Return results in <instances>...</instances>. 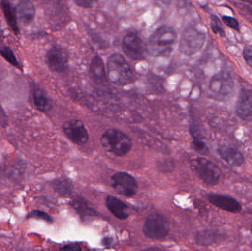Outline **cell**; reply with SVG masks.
<instances>
[{"label": "cell", "mask_w": 252, "mask_h": 251, "mask_svg": "<svg viewBox=\"0 0 252 251\" xmlns=\"http://www.w3.org/2000/svg\"><path fill=\"white\" fill-rule=\"evenodd\" d=\"M142 251H163L158 248H148V249H145Z\"/></svg>", "instance_id": "obj_33"}, {"label": "cell", "mask_w": 252, "mask_h": 251, "mask_svg": "<svg viewBox=\"0 0 252 251\" xmlns=\"http://www.w3.org/2000/svg\"><path fill=\"white\" fill-rule=\"evenodd\" d=\"M142 231L147 238L162 240L168 234L170 225L165 217L162 215L151 214L145 219Z\"/></svg>", "instance_id": "obj_6"}, {"label": "cell", "mask_w": 252, "mask_h": 251, "mask_svg": "<svg viewBox=\"0 0 252 251\" xmlns=\"http://www.w3.org/2000/svg\"><path fill=\"white\" fill-rule=\"evenodd\" d=\"M90 72L92 78L97 83H103L107 79V74L103 59L97 55L92 59Z\"/></svg>", "instance_id": "obj_17"}, {"label": "cell", "mask_w": 252, "mask_h": 251, "mask_svg": "<svg viewBox=\"0 0 252 251\" xmlns=\"http://www.w3.org/2000/svg\"><path fill=\"white\" fill-rule=\"evenodd\" d=\"M27 218H34V219L41 220V221H45L48 223H53V218L48 214L43 211L32 210V212L28 214Z\"/></svg>", "instance_id": "obj_26"}, {"label": "cell", "mask_w": 252, "mask_h": 251, "mask_svg": "<svg viewBox=\"0 0 252 251\" xmlns=\"http://www.w3.org/2000/svg\"><path fill=\"white\" fill-rule=\"evenodd\" d=\"M236 112L241 119H247L252 116V91L247 87L240 90L236 104Z\"/></svg>", "instance_id": "obj_13"}, {"label": "cell", "mask_w": 252, "mask_h": 251, "mask_svg": "<svg viewBox=\"0 0 252 251\" xmlns=\"http://www.w3.org/2000/svg\"><path fill=\"white\" fill-rule=\"evenodd\" d=\"M111 185L118 194L126 197H133L139 188L136 180L125 172L114 174L111 178Z\"/></svg>", "instance_id": "obj_7"}, {"label": "cell", "mask_w": 252, "mask_h": 251, "mask_svg": "<svg viewBox=\"0 0 252 251\" xmlns=\"http://www.w3.org/2000/svg\"><path fill=\"white\" fill-rule=\"evenodd\" d=\"M0 55L10 64L20 69V64L18 62L13 50L10 47H3L2 48L0 49Z\"/></svg>", "instance_id": "obj_24"}, {"label": "cell", "mask_w": 252, "mask_h": 251, "mask_svg": "<svg viewBox=\"0 0 252 251\" xmlns=\"http://www.w3.org/2000/svg\"><path fill=\"white\" fill-rule=\"evenodd\" d=\"M75 3L77 5L80 6V7L91 8V7L94 6L95 1H90V0H78V1H75Z\"/></svg>", "instance_id": "obj_31"}, {"label": "cell", "mask_w": 252, "mask_h": 251, "mask_svg": "<svg viewBox=\"0 0 252 251\" xmlns=\"http://www.w3.org/2000/svg\"><path fill=\"white\" fill-rule=\"evenodd\" d=\"M204 42V36L201 32L195 29H186L181 38L180 48L185 54H195L202 47Z\"/></svg>", "instance_id": "obj_11"}, {"label": "cell", "mask_w": 252, "mask_h": 251, "mask_svg": "<svg viewBox=\"0 0 252 251\" xmlns=\"http://www.w3.org/2000/svg\"><path fill=\"white\" fill-rule=\"evenodd\" d=\"M243 56L247 64L252 69V48L250 47H246L243 52Z\"/></svg>", "instance_id": "obj_28"}, {"label": "cell", "mask_w": 252, "mask_h": 251, "mask_svg": "<svg viewBox=\"0 0 252 251\" xmlns=\"http://www.w3.org/2000/svg\"><path fill=\"white\" fill-rule=\"evenodd\" d=\"M122 50L128 58L133 60H143L145 46L140 37L133 32H128L122 41Z\"/></svg>", "instance_id": "obj_8"}, {"label": "cell", "mask_w": 252, "mask_h": 251, "mask_svg": "<svg viewBox=\"0 0 252 251\" xmlns=\"http://www.w3.org/2000/svg\"><path fill=\"white\" fill-rule=\"evenodd\" d=\"M192 146L193 150L201 156H208L210 154L208 146L199 135L193 134Z\"/></svg>", "instance_id": "obj_22"}, {"label": "cell", "mask_w": 252, "mask_h": 251, "mask_svg": "<svg viewBox=\"0 0 252 251\" xmlns=\"http://www.w3.org/2000/svg\"><path fill=\"white\" fill-rule=\"evenodd\" d=\"M177 39V32L174 28L162 25L149 37L145 50L152 57H167L174 50Z\"/></svg>", "instance_id": "obj_1"}, {"label": "cell", "mask_w": 252, "mask_h": 251, "mask_svg": "<svg viewBox=\"0 0 252 251\" xmlns=\"http://www.w3.org/2000/svg\"><path fill=\"white\" fill-rule=\"evenodd\" d=\"M235 89V81L231 74L221 71L212 78L210 90L217 100L223 101L232 95Z\"/></svg>", "instance_id": "obj_5"}, {"label": "cell", "mask_w": 252, "mask_h": 251, "mask_svg": "<svg viewBox=\"0 0 252 251\" xmlns=\"http://www.w3.org/2000/svg\"><path fill=\"white\" fill-rule=\"evenodd\" d=\"M33 101L35 107L40 112H49L53 107V103L50 97L41 89H36L34 91Z\"/></svg>", "instance_id": "obj_20"}, {"label": "cell", "mask_w": 252, "mask_h": 251, "mask_svg": "<svg viewBox=\"0 0 252 251\" xmlns=\"http://www.w3.org/2000/svg\"><path fill=\"white\" fill-rule=\"evenodd\" d=\"M195 240L199 246H210L224 240V236L216 230H204L195 235Z\"/></svg>", "instance_id": "obj_18"}, {"label": "cell", "mask_w": 252, "mask_h": 251, "mask_svg": "<svg viewBox=\"0 0 252 251\" xmlns=\"http://www.w3.org/2000/svg\"><path fill=\"white\" fill-rule=\"evenodd\" d=\"M55 189L62 196H69L72 193V187L66 180H59L55 181Z\"/></svg>", "instance_id": "obj_23"}, {"label": "cell", "mask_w": 252, "mask_h": 251, "mask_svg": "<svg viewBox=\"0 0 252 251\" xmlns=\"http://www.w3.org/2000/svg\"><path fill=\"white\" fill-rule=\"evenodd\" d=\"M62 128L66 137L74 144L82 146L89 141L88 131L81 120L71 119L66 121Z\"/></svg>", "instance_id": "obj_9"}, {"label": "cell", "mask_w": 252, "mask_h": 251, "mask_svg": "<svg viewBox=\"0 0 252 251\" xmlns=\"http://www.w3.org/2000/svg\"><path fill=\"white\" fill-rule=\"evenodd\" d=\"M223 21L229 28L235 29V30L240 31L239 22L235 18L232 17V16H223Z\"/></svg>", "instance_id": "obj_27"}, {"label": "cell", "mask_w": 252, "mask_h": 251, "mask_svg": "<svg viewBox=\"0 0 252 251\" xmlns=\"http://www.w3.org/2000/svg\"><path fill=\"white\" fill-rule=\"evenodd\" d=\"M16 9V16L19 22L24 25H30L35 15V6L31 1L23 0L18 3Z\"/></svg>", "instance_id": "obj_16"}, {"label": "cell", "mask_w": 252, "mask_h": 251, "mask_svg": "<svg viewBox=\"0 0 252 251\" xmlns=\"http://www.w3.org/2000/svg\"><path fill=\"white\" fill-rule=\"evenodd\" d=\"M209 202L219 209L232 213H238L242 210L241 203L235 198L219 194H210L207 196Z\"/></svg>", "instance_id": "obj_12"}, {"label": "cell", "mask_w": 252, "mask_h": 251, "mask_svg": "<svg viewBox=\"0 0 252 251\" xmlns=\"http://www.w3.org/2000/svg\"><path fill=\"white\" fill-rule=\"evenodd\" d=\"M60 251H82L81 246L76 243H71L61 248Z\"/></svg>", "instance_id": "obj_30"}, {"label": "cell", "mask_w": 252, "mask_h": 251, "mask_svg": "<svg viewBox=\"0 0 252 251\" xmlns=\"http://www.w3.org/2000/svg\"><path fill=\"white\" fill-rule=\"evenodd\" d=\"M100 144L106 151L117 156H124L131 150V139L116 128L106 130L100 137Z\"/></svg>", "instance_id": "obj_3"}, {"label": "cell", "mask_w": 252, "mask_h": 251, "mask_svg": "<svg viewBox=\"0 0 252 251\" xmlns=\"http://www.w3.org/2000/svg\"><path fill=\"white\" fill-rule=\"evenodd\" d=\"M72 207L78 212L81 218H87L89 217L94 216L96 215L95 211L84 199L77 197L72 201Z\"/></svg>", "instance_id": "obj_21"}, {"label": "cell", "mask_w": 252, "mask_h": 251, "mask_svg": "<svg viewBox=\"0 0 252 251\" xmlns=\"http://www.w3.org/2000/svg\"><path fill=\"white\" fill-rule=\"evenodd\" d=\"M107 78L112 84L121 86L128 85L134 80L131 67L121 53H113L108 58Z\"/></svg>", "instance_id": "obj_2"}, {"label": "cell", "mask_w": 252, "mask_h": 251, "mask_svg": "<svg viewBox=\"0 0 252 251\" xmlns=\"http://www.w3.org/2000/svg\"><path fill=\"white\" fill-rule=\"evenodd\" d=\"M191 167L200 179L207 185H216L221 177L220 168L205 158L198 157L192 159Z\"/></svg>", "instance_id": "obj_4"}, {"label": "cell", "mask_w": 252, "mask_h": 251, "mask_svg": "<svg viewBox=\"0 0 252 251\" xmlns=\"http://www.w3.org/2000/svg\"><path fill=\"white\" fill-rule=\"evenodd\" d=\"M219 156L232 167H240L245 162L244 155L238 149L231 146H221L218 149Z\"/></svg>", "instance_id": "obj_14"}, {"label": "cell", "mask_w": 252, "mask_h": 251, "mask_svg": "<svg viewBox=\"0 0 252 251\" xmlns=\"http://www.w3.org/2000/svg\"><path fill=\"white\" fill-rule=\"evenodd\" d=\"M173 163L169 162V161L161 162L160 165H158V169H159L161 172H170V171L173 170Z\"/></svg>", "instance_id": "obj_29"}, {"label": "cell", "mask_w": 252, "mask_h": 251, "mask_svg": "<svg viewBox=\"0 0 252 251\" xmlns=\"http://www.w3.org/2000/svg\"><path fill=\"white\" fill-rule=\"evenodd\" d=\"M47 66L53 72H63L69 66V56L63 47L53 46L46 54Z\"/></svg>", "instance_id": "obj_10"}, {"label": "cell", "mask_w": 252, "mask_h": 251, "mask_svg": "<svg viewBox=\"0 0 252 251\" xmlns=\"http://www.w3.org/2000/svg\"><path fill=\"white\" fill-rule=\"evenodd\" d=\"M114 240L113 239L110 238V237H106V238L103 240V246H106L107 248H110L111 246L113 245Z\"/></svg>", "instance_id": "obj_32"}, {"label": "cell", "mask_w": 252, "mask_h": 251, "mask_svg": "<svg viewBox=\"0 0 252 251\" xmlns=\"http://www.w3.org/2000/svg\"><path fill=\"white\" fill-rule=\"evenodd\" d=\"M106 203L109 212L118 219L125 221L130 216V212L128 206L117 197L108 196Z\"/></svg>", "instance_id": "obj_15"}, {"label": "cell", "mask_w": 252, "mask_h": 251, "mask_svg": "<svg viewBox=\"0 0 252 251\" xmlns=\"http://www.w3.org/2000/svg\"><path fill=\"white\" fill-rule=\"evenodd\" d=\"M212 30L215 34H219L220 36L224 37L226 35L224 29L222 26L221 22L219 17L213 15L211 16V23H210Z\"/></svg>", "instance_id": "obj_25"}, {"label": "cell", "mask_w": 252, "mask_h": 251, "mask_svg": "<svg viewBox=\"0 0 252 251\" xmlns=\"http://www.w3.org/2000/svg\"><path fill=\"white\" fill-rule=\"evenodd\" d=\"M1 7L7 24L14 33L17 35L19 33V27H18V19L17 16H16V9L9 1H1Z\"/></svg>", "instance_id": "obj_19"}]
</instances>
